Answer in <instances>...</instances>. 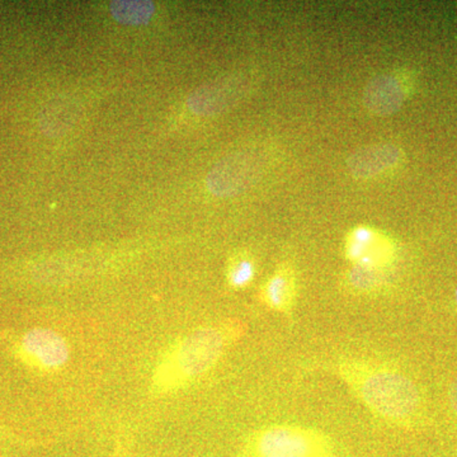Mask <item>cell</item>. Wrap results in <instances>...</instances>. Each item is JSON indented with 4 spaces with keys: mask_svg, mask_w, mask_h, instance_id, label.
<instances>
[{
    "mask_svg": "<svg viewBox=\"0 0 457 457\" xmlns=\"http://www.w3.org/2000/svg\"><path fill=\"white\" fill-rule=\"evenodd\" d=\"M400 158L402 152L394 144H376L353 153L348 159L347 168L356 179H371L395 167Z\"/></svg>",
    "mask_w": 457,
    "mask_h": 457,
    "instance_id": "52a82bcc",
    "label": "cell"
},
{
    "mask_svg": "<svg viewBox=\"0 0 457 457\" xmlns=\"http://www.w3.org/2000/svg\"><path fill=\"white\" fill-rule=\"evenodd\" d=\"M347 255L356 266L378 269L386 266L392 248L384 237L369 228H359L351 234L347 242Z\"/></svg>",
    "mask_w": 457,
    "mask_h": 457,
    "instance_id": "ba28073f",
    "label": "cell"
},
{
    "mask_svg": "<svg viewBox=\"0 0 457 457\" xmlns=\"http://www.w3.org/2000/svg\"><path fill=\"white\" fill-rule=\"evenodd\" d=\"M263 302L273 311L287 312L295 302V281L287 270H278L262 291Z\"/></svg>",
    "mask_w": 457,
    "mask_h": 457,
    "instance_id": "30bf717a",
    "label": "cell"
},
{
    "mask_svg": "<svg viewBox=\"0 0 457 457\" xmlns=\"http://www.w3.org/2000/svg\"><path fill=\"white\" fill-rule=\"evenodd\" d=\"M381 270L371 267L354 266L350 272V282L357 290H374L383 282Z\"/></svg>",
    "mask_w": 457,
    "mask_h": 457,
    "instance_id": "4fadbf2b",
    "label": "cell"
},
{
    "mask_svg": "<svg viewBox=\"0 0 457 457\" xmlns=\"http://www.w3.org/2000/svg\"><path fill=\"white\" fill-rule=\"evenodd\" d=\"M254 263L251 258L237 257L228 267V281L234 288L245 287L254 278Z\"/></svg>",
    "mask_w": 457,
    "mask_h": 457,
    "instance_id": "7c38bea8",
    "label": "cell"
},
{
    "mask_svg": "<svg viewBox=\"0 0 457 457\" xmlns=\"http://www.w3.org/2000/svg\"><path fill=\"white\" fill-rule=\"evenodd\" d=\"M242 328L237 323L203 327L186 336L156 366L153 376L155 392L179 389L210 371L236 341Z\"/></svg>",
    "mask_w": 457,
    "mask_h": 457,
    "instance_id": "6da1fadb",
    "label": "cell"
},
{
    "mask_svg": "<svg viewBox=\"0 0 457 457\" xmlns=\"http://www.w3.org/2000/svg\"><path fill=\"white\" fill-rule=\"evenodd\" d=\"M245 457H337L335 442L326 433L308 427L273 425L249 437Z\"/></svg>",
    "mask_w": 457,
    "mask_h": 457,
    "instance_id": "3957f363",
    "label": "cell"
},
{
    "mask_svg": "<svg viewBox=\"0 0 457 457\" xmlns=\"http://www.w3.org/2000/svg\"><path fill=\"white\" fill-rule=\"evenodd\" d=\"M264 158L257 150H240L221 159L207 174L206 186L216 197L242 194L260 179Z\"/></svg>",
    "mask_w": 457,
    "mask_h": 457,
    "instance_id": "277c9868",
    "label": "cell"
},
{
    "mask_svg": "<svg viewBox=\"0 0 457 457\" xmlns=\"http://www.w3.org/2000/svg\"><path fill=\"white\" fill-rule=\"evenodd\" d=\"M405 92L398 78L380 75L366 86L363 104L370 112L378 116H389L400 110L404 104Z\"/></svg>",
    "mask_w": 457,
    "mask_h": 457,
    "instance_id": "9c48e42d",
    "label": "cell"
},
{
    "mask_svg": "<svg viewBox=\"0 0 457 457\" xmlns=\"http://www.w3.org/2000/svg\"><path fill=\"white\" fill-rule=\"evenodd\" d=\"M243 80L222 79L195 90L187 99V107L196 116L209 117L233 106L243 95Z\"/></svg>",
    "mask_w": 457,
    "mask_h": 457,
    "instance_id": "8992f818",
    "label": "cell"
},
{
    "mask_svg": "<svg viewBox=\"0 0 457 457\" xmlns=\"http://www.w3.org/2000/svg\"><path fill=\"white\" fill-rule=\"evenodd\" d=\"M20 353L29 365L53 371L62 369L68 362L71 350L62 336L54 330L37 328L22 337Z\"/></svg>",
    "mask_w": 457,
    "mask_h": 457,
    "instance_id": "5b68a950",
    "label": "cell"
},
{
    "mask_svg": "<svg viewBox=\"0 0 457 457\" xmlns=\"http://www.w3.org/2000/svg\"><path fill=\"white\" fill-rule=\"evenodd\" d=\"M456 302H457V290H456Z\"/></svg>",
    "mask_w": 457,
    "mask_h": 457,
    "instance_id": "9a60e30c",
    "label": "cell"
},
{
    "mask_svg": "<svg viewBox=\"0 0 457 457\" xmlns=\"http://www.w3.org/2000/svg\"><path fill=\"white\" fill-rule=\"evenodd\" d=\"M110 12L121 25L143 26L154 16L155 5L152 2H112Z\"/></svg>",
    "mask_w": 457,
    "mask_h": 457,
    "instance_id": "8fae6325",
    "label": "cell"
},
{
    "mask_svg": "<svg viewBox=\"0 0 457 457\" xmlns=\"http://www.w3.org/2000/svg\"><path fill=\"white\" fill-rule=\"evenodd\" d=\"M450 403L451 407H453V411H455L457 414V376L450 386Z\"/></svg>",
    "mask_w": 457,
    "mask_h": 457,
    "instance_id": "5bb4252c",
    "label": "cell"
},
{
    "mask_svg": "<svg viewBox=\"0 0 457 457\" xmlns=\"http://www.w3.org/2000/svg\"><path fill=\"white\" fill-rule=\"evenodd\" d=\"M339 371L360 399L385 420L407 422L420 408V392L407 376L360 362L343 363Z\"/></svg>",
    "mask_w": 457,
    "mask_h": 457,
    "instance_id": "7a4b0ae2",
    "label": "cell"
}]
</instances>
